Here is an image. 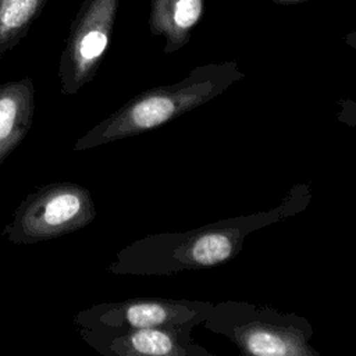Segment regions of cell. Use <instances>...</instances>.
<instances>
[{"label":"cell","mask_w":356,"mask_h":356,"mask_svg":"<svg viewBox=\"0 0 356 356\" xmlns=\"http://www.w3.org/2000/svg\"><path fill=\"white\" fill-rule=\"evenodd\" d=\"M95 217L96 207L88 188L51 182L25 196L1 235L14 245H35L78 231Z\"/></svg>","instance_id":"1"},{"label":"cell","mask_w":356,"mask_h":356,"mask_svg":"<svg viewBox=\"0 0 356 356\" xmlns=\"http://www.w3.org/2000/svg\"><path fill=\"white\" fill-rule=\"evenodd\" d=\"M117 1L82 0L58 63L63 95H76L95 78L110 43Z\"/></svg>","instance_id":"2"},{"label":"cell","mask_w":356,"mask_h":356,"mask_svg":"<svg viewBox=\"0 0 356 356\" xmlns=\"http://www.w3.org/2000/svg\"><path fill=\"white\" fill-rule=\"evenodd\" d=\"M35 115V85L26 76L0 83V164L28 135Z\"/></svg>","instance_id":"3"},{"label":"cell","mask_w":356,"mask_h":356,"mask_svg":"<svg viewBox=\"0 0 356 356\" xmlns=\"http://www.w3.org/2000/svg\"><path fill=\"white\" fill-rule=\"evenodd\" d=\"M49 0H0V58L28 33Z\"/></svg>","instance_id":"4"},{"label":"cell","mask_w":356,"mask_h":356,"mask_svg":"<svg viewBox=\"0 0 356 356\" xmlns=\"http://www.w3.org/2000/svg\"><path fill=\"white\" fill-rule=\"evenodd\" d=\"M231 241L221 234H210L200 236L192 249L195 261L203 266H210L225 260L231 253Z\"/></svg>","instance_id":"5"},{"label":"cell","mask_w":356,"mask_h":356,"mask_svg":"<svg viewBox=\"0 0 356 356\" xmlns=\"http://www.w3.org/2000/svg\"><path fill=\"white\" fill-rule=\"evenodd\" d=\"M246 345L252 353L261 356L292 353V350L288 348V343L284 339L266 331L252 332L246 339Z\"/></svg>","instance_id":"6"},{"label":"cell","mask_w":356,"mask_h":356,"mask_svg":"<svg viewBox=\"0 0 356 356\" xmlns=\"http://www.w3.org/2000/svg\"><path fill=\"white\" fill-rule=\"evenodd\" d=\"M202 13L200 0H179L175 6L174 21L181 28L192 26Z\"/></svg>","instance_id":"7"}]
</instances>
